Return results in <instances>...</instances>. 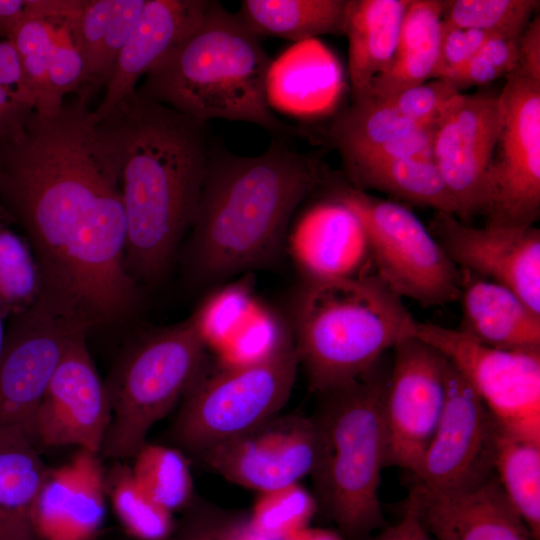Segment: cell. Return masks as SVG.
<instances>
[{"instance_id":"30","label":"cell","mask_w":540,"mask_h":540,"mask_svg":"<svg viewBox=\"0 0 540 540\" xmlns=\"http://www.w3.org/2000/svg\"><path fill=\"white\" fill-rule=\"evenodd\" d=\"M328 65L314 40L295 43L272 60L266 92L270 106L294 116L314 113L325 95Z\"/></svg>"},{"instance_id":"44","label":"cell","mask_w":540,"mask_h":540,"mask_svg":"<svg viewBox=\"0 0 540 540\" xmlns=\"http://www.w3.org/2000/svg\"><path fill=\"white\" fill-rule=\"evenodd\" d=\"M458 93L461 92L449 82L432 79L396 94L376 98L406 118L429 124L437 120L444 106Z\"/></svg>"},{"instance_id":"6","label":"cell","mask_w":540,"mask_h":540,"mask_svg":"<svg viewBox=\"0 0 540 540\" xmlns=\"http://www.w3.org/2000/svg\"><path fill=\"white\" fill-rule=\"evenodd\" d=\"M401 299L377 275L303 280L290 327L312 392L353 381L414 336L418 321Z\"/></svg>"},{"instance_id":"35","label":"cell","mask_w":540,"mask_h":540,"mask_svg":"<svg viewBox=\"0 0 540 540\" xmlns=\"http://www.w3.org/2000/svg\"><path fill=\"white\" fill-rule=\"evenodd\" d=\"M133 459L134 480L152 501L172 513L191 503L193 480L181 450L146 442Z\"/></svg>"},{"instance_id":"15","label":"cell","mask_w":540,"mask_h":540,"mask_svg":"<svg viewBox=\"0 0 540 540\" xmlns=\"http://www.w3.org/2000/svg\"><path fill=\"white\" fill-rule=\"evenodd\" d=\"M393 351L383 406L386 466L412 474L442 412L445 357L416 336L403 339Z\"/></svg>"},{"instance_id":"23","label":"cell","mask_w":540,"mask_h":540,"mask_svg":"<svg viewBox=\"0 0 540 540\" xmlns=\"http://www.w3.org/2000/svg\"><path fill=\"white\" fill-rule=\"evenodd\" d=\"M459 299L466 335L496 349L540 351V313L511 289L465 270Z\"/></svg>"},{"instance_id":"45","label":"cell","mask_w":540,"mask_h":540,"mask_svg":"<svg viewBox=\"0 0 540 540\" xmlns=\"http://www.w3.org/2000/svg\"><path fill=\"white\" fill-rule=\"evenodd\" d=\"M436 121L412 134L342 155L345 169L378 161L419 157L433 158L432 146Z\"/></svg>"},{"instance_id":"26","label":"cell","mask_w":540,"mask_h":540,"mask_svg":"<svg viewBox=\"0 0 540 540\" xmlns=\"http://www.w3.org/2000/svg\"><path fill=\"white\" fill-rule=\"evenodd\" d=\"M48 471L24 429L0 428V540H37L33 514Z\"/></svg>"},{"instance_id":"47","label":"cell","mask_w":540,"mask_h":540,"mask_svg":"<svg viewBox=\"0 0 540 540\" xmlns=\"http://www.w3.org/2000/svg\"><path fill=\"white\" fill-rule=\"evenodd\" d=\"M518 68L531 78L540 81V19L535 16L518 40Z\"/></svg>"},{"instance_id":"17","label":"cell","mask_w":540,"mask_h":540,"mask_svg":"<svg viewBox=\"0 0 540 540\" xmlns=\"http://www.w3.org/2000/svg\"><path fill=\"white\" fill-rule=\"evenodd\" d=\"M86 335L71 342L38 406L32 433L37 447L76 446L100 452L111 421V405Z\"/></svg>"},{"instance_id":"10","label":"cell","mask_w":540,"mask_h":540,"mask_svg":"<svg viewBox=\"0 0 540 540\" xmlns=\"http://www.w3.org/2000/svg\"><path fill=\"white\" fill-rule=\"evenodd\" d=\"M417 338L446 357L503 432L540 443V351L502 350L459 329L417 322Z\"/></svg>"},{"instance_id":"37","label":"cell","mask_w":540,"mask_h":540,"mask_svg":"<svg viewBox=\"0 0 540 540\" xmlns=\"http://www.w3.org/2000/svg\"><path fill=\"white\" fill-rule=\"evenodd\" d=\"M539 3L538 0L443 1L442 22L497 36L519 38Z\"/></svg>"},{"instance_id":"5","label":"cell","mask_w":540,"mask_h":540,"mask_svg":"<svg viewBox=\"0 0 540 540\" xmlns=\"http://www.w3.org/2000/svg\"><path fill=\"white\" fill-rule=\"evenodd\" d=\"M390 367L383 356L358 378L318 395L311 415L314 497L344 540H365L384 523L378 490L386 466L383 406Z\"/></svg>"},{"instance_id":"31","label":"cell","mask_w":540,"mask_h":540,"mask_svg":"<svg viewBox=\"0 0 540 540\" xmlns=\"http://www.w3.org/2000/svg\"><path fill=\"white\" fill-rule=\"evenodd\" d=\"M494 471L531 538L540 540V443L498 431Z\"/></svg>"},{"instance_id":"18","label":"cell","mask_w":540,"mask_h":540,"mask_svg":"<svg viewBox=\"0 0 540 540\" xmlns=\"http://www.w3.org/2000/svg\"><path fill=\"white\" fill-rule=\"evenodd\" d=\"M431 233L457 266L515 292L540 313V230L486 223L474 227L436 211Z\"/></svg>"},{"instance_id":"28","label":"cell","mask_w":540,"mask_h":540,"mask_svg":"<svg viewBox=\"0 0 540 540\" xmlns=\"http://www.w3.org/2000/svg\"><path fill=\"white\" fill-rule=\"evenodd\" d=\"M348 0H243L236 13L256 36L295 43L345 32Z\"/></svg>"},{"instance_id":"34","label":"cell","mask_w":540,"mask_h":540,"mask_svg":"<svg viewBox=\"0 0 540 540\" xmlns=\"http://www.w3.org/2000/svg\"><path fill=\"white\" fill-rule=\"evenodd\" d=\"M106 496L125 531L137 540H167L175 530L173 513L152 501L123 460L104 471Z\"/></svg>"},{"instance_id":"39","label":"cell","mask_w":540,"mask_h":540,"mask_svg":"<svg viewBox=\"0 0 540 540\" xmlns=\"http://www.w3.org/2000/svg\"><path fill=\"white\" fill-rule=\"evenodd\" d=\"M317 503L298 483L261 492L250 515V526L266 540H283L308 526Z\"/></svg>"},{"instance_id":"3","label":"cell","mask_w":540,"mask_h":540,"mask_svg":"<svg viewBox=\"0 0 540 540\" xmlns=\"http://www.w3.org/2000/svg\"><path fill=\"white\" fill-rule=\"evenodd\" d=\"M320 180L314 159L278 140L256 156L210 147L188 234L192 277L216 281L277 261L294 211Z\"/></svg>"},{"instance_id":"8","label":"cell","mask_w":540,"mask_h":540,"mask_svg":"<svg viewBox=\"0 0 540 540\" xmlns=\"http://www.w3.org/2000/svg\"><path fill=\"white\" fill-rule=\"evenodd\" d=\"M299 366L292 331L260 362L221 367L213 375L204 365L182 397L168 432L171 442L198 457L276 416L289 399Z\"/></svg>"},{"instance_id":"36","label":"cell","mask_w":540,"mask_h":540,"mask_svg":"<svg viewBox=\"0 0 540 540\" xmlns=\"http://www.w3.org/2000/svg\"><path fill=\"white\" fill-rule=\"evenodd\" d=\"M41 275L26 240L0 221V312L3 318L18 315L39 299Z\"/></svg>"},{"instance_id":"24","label":"cell","mask_w":540,"mask_h":540,"mask_svg":"<svg viewBox=\"0 0 540 540\" xmlns=\"http://www.w3.org/2000/svg\"><path fill=\"white\" fill-rule=\"evenodd\" d=\"M410 0H348L345 32L354 100L369 98L392 62Z\"/></svg>"},{"instance_id":"20","label":"cell","mask_w":540,"mask_h":540,"mask_svg":"<svg viewBox=\"0 0 540 540\" xmlns=\"http://www.w3.org/2000/svg\"><path fill=\"white\" fill-rule=\"evenodd\" d=\"M304 279L331 280L366 275L372 263L369 238L357 213L328 197L308 207L286 238Z\"/></svg>"},{"instance_id":"2","label":"cell","mask_w":540,"mask_h":540,"mask_svg":"<svg viewBox=\"0 0 540 540\" xmlns=\"http://www.w3.org/2000/svg\"><path fill=\"white\" fill-rule=\"evenodd\" d=\"M98 122L119 165L127 271L138 285H155L197 216L210 153L207 123L137 89Z\"/></svg>"},{"instance_id":"46","label":"cell","mask_w":540,"mask_h":540,"mask_svg":"<svg viewBox=\"0 0 540 540\" xmlns=\"http://www.w3.org/2000/svg\"><path fill=\"white\" fill-rule=\"evenodd\" d=\"M493 36L497 35L442 22L439 58L433 79H451Z\"/></svg>"},{"instance_id":"25","label":"cell","mask_w":540,"mask_h":540,"mask_svg":"<svg viewBox=\"0 0 540 540\" xmlns=\"http://www.w3.org/2000/svg\"><path fill=\"white\" fill-rule=\"evenodd\" d=\"M146 0H80L73 20L84 64L83 86L77 97L91 100L105 88Z\"/></svg>"},{"instance_id":"33","label":"cell","mask_w":540,"mask_h":540,"mask_svg":"<svg viewBox=\"0 0 540 540\" xmlns=\"http://www.w3.org/2000/svg\"><path fill=\"white\" fill-rule=\"evenodd\" d=\"M434 123V122H433ZM423 124L399 114L383 100H354L334 119L329 135L340 155L412 134Z\"/></svg>"},{"instance_id":"1","label":"cell","mask_w":540,"mask_h":540,"mask_svg":"<svg viewBox=\"0 0 540 540\" xmlns=\"http://www.w3.org/2000/svg\"><path fill=\"white\" fill-rule=\"evenodd\" d=\"M89 101L33 111L0 141V207L23 230L39 266L40 298L88 329L125 320L139 285L125 265L119 166Z\"/></svg>"},{"instance_id":"32","label":"cell","mask_w":540,"mask_h":540,"mask_svg":"<svg viewBox=\"0 0 540 540\" xmlns=\"http://www.w3.org/2000/svg\"><path fill=\"white\" fill-rule=\"evenodd\" d=\"M53 0H28L27 12L10 41L17 53L25 93L34 111L45 113L54 24Z\"/></svg>"},{"instance_id":"52","label":"cell","mask_w":540,"mask_h":540,"mask_svg":"<svg viewBox=\"0 0 540 540\" xmlns=\"http://www.w3.org/2000/svg\"><path fill=\"white\" fill-rule=\"evenodd\" d=\"M0 221H3L7 224L12 223L10 216L2 207H0Z\"/></svg>"},{"instance_id":"13","label":"cell","mask_w":540,"mask_h":540,"mask_svg":"<svg viewBox=\"0 0 540 540\" xmlns=\"http://www.w3.org/2000/svg\"><path fill=\"white\" fill-rule=\"evenodd\" d=\"M499 427L473 387L445 357V398L434 434L412 473L414 483L452 491L494 472Z\"/></svg>"},{"instance_id":"19","label":"cell","mask_w":540,"mask_h":540,"mask_svg":"<svg viewBox=\"0 0 540 540\" xmlns=\"http://www.w3.org/2000/svg\"><path fill=\"white\" fill-rule=\"evenodd\" d=\"M405 506L436 540H533L495 471L473 486L452 491L413 483Z\"/></svg>"},{"instance_id":"4","label":"cell","mask_w":540,"mask_h":540,"mask_svg":"<svg viewBox=\"0 0 540 540\" xmlns=\"http://www.w3.org/2000/svg\"><path fill=\"white\" fill-rule=\"evenodd\" d=\"M271 63L260 38L237 14L209 1L196 29L151 68L137 91L204 123L242 121L296 134L268 102Z\"/></svg>"},{"instance_id":"38","label":"cell","mask_w":540,"mask_h":540,"mask_svg":"<svg viewBox=\"0 0 540 540\" xmlns=\"http://www.w3.org/2000/svg\"><path fill=\"white\" fill-rule=\"evenodd\" d=\"M257 305L250 284L241 281L211 293L190 317L206 348L218 352L244 325Z\"/></svg>"},{"instance_id":"40","label":"cell","mask_w":540,"mask_h":540,"mask_svg":"<svg viewBox=\"0 0 540 540\" xmlns=\"http://www.w3.org/2000/svg\"><path fill=\"white\" fill-rule=\"evenodd\" d=\"M291 331L276 313L258 304L244 325L218 351L222 368L239 367L269 357Z\"/></svg>"},{"instance_id":"12","label":"cell","mask_w":540,"mask_h":540,"mask_svg":"<svg viewBox=\"0 0 540 540\" xmlns=\"http://www.w3.org/2000/svg\"><path fill=\"white\" fill-rule=\"evenodd\" d=\"M88 331L40 297L11 317L0 355V428L20 427L32 438L36 411L55 370L71 342Z\"/></svg>"},{"instance_id":"50","label":"cell","mask_w":540,"mask_h":540,"mask_svg":"<svg viewBox=\"0 0 540 540\" xmlns=\"http://www.w3.org/2000/svg\"><path fill=\"white\" fill-rule=\"evenodd\" d=\"M365 540H407V538L400 521H398L396 524L381 529L377 534L371 535Z\"/></svg>"},{"instance_id":"9","label":"cell","mask_w":540,"mask_h":540,"mask_svg":"<svg viewBox=\"0 0 540 540\" xmlns=\"http://www.w3.org/2000/svg\"><path fill=\"white\" fill-rule=\"evenodd\" d=\"M331 197L360 217L376 275L395 294L426 307L460 298L461 272L411 210L350 186L334 187Z\"/></svg>"},{"instance_id":"51","label":"cell","mask_w":540,"mask_h":540,"mask_svg":"<svg viewBox=\"0 0 540 540\" xmlns=\"http://www.w3.org/2000/svg\"><path fill=\"white\" fill-rule=\"evenodd\" d=\"M3 316L0 312V355H1V352H2V349H3V346H4V341H5V335H6V330L4 328V325H3Z\"/></svg>"},{"instance_id":"41","label":"cell","mask_w":540,"mask_h":540,"mask_svg":"<svg viewBox=\"0 0 540 540\" xmlns=\"http://www.w3.org/2000/svg\"><path fill=\"white\" fill-rule=\"evenodd\" d=\"M181 522L167 540H266L250 526L248 516L196 502L185 508Z\"/></svg>"},{"instance_id":"42","label":"cell","mask_w":540,"mask_h":540,"mask_svg":"<svg viewBox=\"0 0 540 540\" xmlns=\"http://www.w3.org/2000/svg\"><path fill=\"white\" fill-rule=\"evenodd\" d=\"M519 38L493 36L472 59L447 82L459 92L507 76L519 64Z\"/></svg>"},{"instance_id":"49","label":"cell","mask_w":540,"mask_h":540,"mask_svg":"<svg viewBox=\"0 0 540 540\" xmlns=\"http://www.w3.org/2000/svg\"><path fill=\"white\" fill-rule=\"evenodd\" d=\"M283 540H344L337 531L305 527Z\"/></svg>"},{"instance_id":"48","label":"cell","mask_w":540,"mask_h":540,"mask_svg":"<svg viewBox=\"0 0 540 540\" xmlns=\"http://www.w3.org/2000/svg\"><path fill=\"white\" fill-rule=\"evenodd\" d=\"M28 0H0V36L9 40L26 15Z\"/></svg>"},{"instance_id":"21","label":"cell","mask_w":540,"mask_h":540,"mask_svg":"<svg viewBox=\"0 0 540 540\" xmlns=\"http://www.w3.org/2000/svg\"><path fill=\"white\" fill-rule=\"evenodd\" d=\"M104 471L99 453L86 449L49 468L33 514L37 540H96L106 514Z\"/></svg>"},{"instance_id":"14","label":"cell","mask_w":540,"mask_h":540,"mask_svg":"<svg viewBox=\"0 0 540 540\" xmlns=\"http://www.w3.org/2000/svg\"><path fill=\"white\" fill-rule=\"evenodd\" d=\"M502 122L499 96L455 95L436 121L432 155L461 221L485 213Z\"/></svg>"},{"instance_id":"7","label":"cell","mask_w":540,"mask_h":540,"mask_svg":"<svg viewBox=\"0 0 540 540\" xmlns=\"http://www.w3.org/2000/svg\"><path fill=\"white\" fill-rule=\"evenodd\" d=\"M206 349L189 317L145 333L124 351L105 381L111 421L101 458L136 455L205 365Z\"/></svg>"},{"instance_id":"43","label":"cell","mask_w":540,"mask_h":540,"mask_svg":"<svg viewBox=\"0 0 540 540\" xmlns=\"http://www.w3.org/2000/svg\"><path fill=\"white\" fill-rule=\"evenodd\" d=\"M23 91L16 50L10 41L0 40V141L19 136L34 111L19 99Z\"/></svg>"},{"instance_id":"22","label":"cell","mask_w":540,"mask_h":540,"mask_svg":"<svg viewBox=\"0 0 540 540\" xmlns=\"http://www.w3.org/2000/svg\"><path fill=\"white\" fill-rule=\"evenodd\" d=\"M209 0H146L134 29L105 86L102 101L93 110L97 121L137 89V83L201 22Z\"/></svg>"},{"instance_id":"27","label":"cell","mask_w":540,"mask_h":540,"mask_svg":"<svg viewBox=\"0 0 540 540\" xmlns=\"http://www.w3.org/2000/svg\"><path fill=\"white\" fill-rule=\"evenodd\" d=\"M442 11L443 1L410 0L394 58L386 71L374 80L370 97H387L434 78Z\"/></svg>"},{"instance_id":"29","label":"cell","mask_w":540,"mask_h":540,"mask_svg":"<svg viewBox=\"0 0 540 540\" xmlns=\"http://www.w3.org/2000/svg\"><path fill=\"white\" fill-rule=\"evenodd\" d=\"M355 188L456 215L457 208L432 157L378 161L346 170Z\"/></svg>"},{"instance_id":"11","label":"cell","mask_w":540,"mask_h":540,"mask_svg":"<svg viewBox=\"0 0 540 540\" xmlns=\"http://www.w3.org/2000/svg\"><path fill=\"white\" fill-rule=\"evenodd\" d=\"M502 122L493 159L487 223L533 226L540 213V81L518 67L498 95Z\"/></svg>"},{"instance_id":"16","label":"cell","mask_w":540,"mask_h":540,"mask_svg":"<svg viewBox=\"0 0 540 540\" xmlns=\"http://www.w3.org/2000/svg\"><path fill=\"white\" fill-rule=\"evenodd\" d=\"M197 458L228 481L260 493L296 484L315 464L314 423L311 415L279 413Z\"/></svg>"}]
</instances>
